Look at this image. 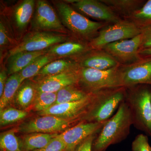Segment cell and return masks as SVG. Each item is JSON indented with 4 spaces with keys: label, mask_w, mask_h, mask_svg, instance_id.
Returning <instances> with one entry per match:
<instances>
[{
    "label": "cell",
    "mask_w": 151,
    "mask_h": 151,
    "mask_svg": "<svg viewBox=\"0 0 151 151\" xmlns=\"http://www.w3.org/2000/svg\"><path fill=\"white\" fill-rule=\"evenodd\" d=\"M122 86L139 84L151 86V58H142L129 65L119 66Z\"/></svg>",
    "instance_id": "11"
},
{
    "label": "cell",
    "mask_w": 151,
    "mask_h": 151,
    "mask_svg": "<svg viewBox=\"0 0 151 151\" xmlns=\"http://www.w3.org/2000/svg\"><path fill=\"white\" fill-rule=\"evenodd\" d=\"M65 145L59 134L52 139L45 147L32 151H65Z\"/></svg>",
    "instance_id": "32"
},
{
    "label": "cell",
    "mask_w": 151,
    "mask_h": 151,
    "mask_svg": "<svg viewBox=\"0 0 151 151\" xmlns=\"http://www.w3.org/2000/svg\"><path fill=\"white\" fill-rule=\"evenodd\" d=\"M132 125L131 112L124 101L116 114L107 120L96 135L92 144V151H105L111 145L124 140L129 134Z\"/></svg>",
    "instance_id": "1"
},
{
    "label": "cell",
    "mask_w": 151,
    "mask_h": 151,
    "mask_svg": "<svg viewBox=\"0 0 151 151\" xmlns=\"http://www.w3.org/2000/svg\"><path fill=\"white\" fill-rule=\"evenodd\" d=\"M92 100V94L78 101L53 105L46 111L37 113L39 116L53 115L68 119L83 121L89 110Z\"/></svg>",
    "instance_id": "13"
},
{
    "label": "cell",
    "mask_w": 151,
    "mask_h": 151,
    "mask_svg": "<svg viewBox=\"0 0 151 151\" xmlns=\"http://www.w3.org/2000/svg\"><path fill=\"white\" fill-rule=\"evenodd\" d=\"M47 51L22 52L9 57L7 64V73L11 75L19 73L27 67L37 58L46 54Z\"/></svg>",
    "instance_id": "18"
},
{
    "label": "cell",
    "mask_w": 151,
    "mask_h": 151,
    "mask_svg": "<svg viewBox=\"0 0 151 151\" xmlns=\"http://www.w3.org/2000/svg\"><path fill=\"white\" fill-rule=\"evenodd\" d=\"M9 43V37L7 31L4 24L0 22V45L1 47L5 46Z\"/></svg>",
    "instance_id": "35"
},
{
    "label": "cell",
    "mask_w": 151,
    "mask_h": 151,
    "mask_svg": "<svg viewBox=\"0 0 151 151\" xmlns=\"http://www.w3.org/2000/svg\"><path fill=\"white\" fill-rule=\"evenodd\" d=\"M139 53L142 58H151V47L139 50Z\"/></svg>",
    "instance_id": "37"
},
{
    "label": "cell",
    "mask_w": 151,
    "mask_h": 151,
    "mask_svg": "<svg viewBox=\"0 0 151 151\" xmlns=\"http://www.w3.org/2000/svg\"><path fill=\"white\" fill-rule=\"evenodd\" d=\"M142 42V35L133 38L109 44L103 48L121 65H129L142 59L139 50Z\"/></svg>",
    "instance_id": "9"
},
{
    "label": "cell",
    "mask_w": 151,
    "mask_h": 151,
    "mask_svg": "<svg viewBox=\"0 0 151 151\" xmlns=\"http://www.w3.org/2000/svg\"><path fill=\"white\" fill-rule=\"evenodd\" d=\"M114 12L125 19L140 9L146 1L143 0H100Z\"/></svg>",
    "instance_id": "20"
},
{
    "label": "cell",
    "mask_w": 151,
    "mask_h": 151,
    "mask_svg": "<svg viewBox=\"0 0 151 151\" xmlns=\"http://www.w3.org/2000/svg\"><path fill=\"white\" fill-rule=\"evenodd\" d=\"M141 33L142 30L134 24L123 19L103 28L98 35L89 42V44L92 49H101L109 44L133 38Z\"/></svg>",
    "instance_id": "7"
},
{
    "label": "cell",
    "mask_w": 151,
    "mask_h": 151,
    "mask_svg": "<svg viewBox=\"0 0 151 151\" xmlns=\"http://www.w3.org/2000/svg\"><path fill=\"white\" fill-rule=\"evenodd\" d=\"M68 1L82 13L99 22L113 24L123 19L100 0H75Z\"/></svg>",
    "instance_id": "12"
},
{
    "label": "cell",
    "mask_w": 151,
    "mask_h": 151,
    "mask_svg": "<svg viewBox=\"0 0 151 151\" xmlns=\"http://www.w3.org/2000/svg\"><path fill=\"white\" fill-rule=\"evenodd\" d=\"M97 135H92L87 138L79 145L75 151H92V144Z\"/></svg>",
    "instance_id": "34"
},
{
    "label": "cell",
    "mask_w": 151,
    "mask_h": 151,
    "mask_svg": "<svg viewBox=\"0 0 151 151\" xmlns=\"http://www.w3.org/2000/svg\"><path fill=\"white\" fill-rule=\"evenodd\" d=\"M124 101L131 112L133 125L151 137V86L139 84L126 87Z\"/></svg>",
    "instance_id": "2"
},
{
    "label": "cell",
    "mask_w": 151,
    "mask_h": 151,
    "mask_svg": "<svg viewBox=\"0 0 151 151\" xmlns=\"http://www.w3.org/2000/svg\"><path fill=\"white\" fill-rule=\"evenodd\" d=\"M150 151H151V147H150Z\"/></svg>",
    "instance_id": "38"
},
{
    "label": "cell",
    "mask_w": 151,
    "mask_h": 151,
    "mask_svg": "<svg viewBox=\"0 0 151 151\" xmlns=\"http://www.w3.org/2000/svg\"><path fill=\"white\" fill-rule=\"evenodd\" d=\"M59 134L32 133L24 134L19 137L24 151H32L45 147Z\"/></svg>",
    "instance_id": "21"
},
{
    "label": "cell",
    "mask_w": 151,
    "mask_h": 151,
    "mask_svg": "<svg viewBox=\"0 0 151 151\" xmlns=\"http://www.w3.org/2000/svg\"><path fill=\"white\" fill-rule=\"evenodd\" d=\"M29 112L24 110L7 107L0 111L1 127L10 125L22 121L27 117Z\"/></svg>",
    "instance_id": "30"
},
{
    "label": "cell",
    "mask_w": 151,
    "mask_h": 151,
    "mask_svg": "<svg viewBox=\"0 0 151 151\" xmlns=\"http://www.w3.org/2000/svg\"><path fill=\"white\" fill-rule=\"evenodd\" d=\"M23 82L19 73L12 74L8 78L2 95L0 97V111L13 102L18 90Z\"/></svg>",
    "instance_id": "23"
},
{
    "label": "cell",
    "mask_w": 151,
    "mask_h": 151,
    "mask_svg": "<svg viewBox=\"0 0 151 151\" xmlns=\"http://www.w3.org/2000/svg\"><path fill=\"white\" fill-rule=\"evenodd\" d=\"M16 128L1 133L0 151H24L19 137L16 135Z\"/></svg>",
    "instance_id": "29"
},
{
    "label": "cell",
    "mask_w": 151,
    "mask_h": 151,
    "mask_svg": "<svg viewBox=\"0 0 151 151\" xmlns=\"http://www.w3.org/2000/svg\"><path fill=\"white\" fill-rule=\"evenodd\" d=\"M81 67L106 70L120 66L119 63L103 49H92L76 60Z\"/></svg>",
    "instance_id": "16"
},
{
    "label": "cell",
    "mask_w": 151,
    "mask_h": 151,
    "mask_svg": "<svg viewBox=\"0 0 151 151\" xmlns=\"http://www.w3.org/2000/svg\"><path fill=\"white\" fill-rule=\"evenodd\" d=\"M150 147L148 137L144 134L137 135L132 142V151H150Z\"/></svg>",
    "instance_id": "31"
},
{
    "label": "cell",
    "mask_w": 151,
    "mask_h": 151,
    "mask_svg": "<svg viewBox=\"0 0 151 151\" xmlns=\"http://www.w3.org/2000/svg\"><path fill=\"white\" fill-rule=\"evenodd\" d=\"M35 22L36 26L42 30L61 33L67 32L54 9L45 1H37Z\"/></svg>",
    "instance_id": "15"
},
{
    "label": "cell",
    "mask_w": 151,
    "mask_h": 151,
    "mask_svg": "<svg viewBox=\"0 0 151 151\" xmlns=\"http://www.w3.org/2000/svg\"><path fill=\"white\" fill-rule=\"evenodd\" d=\"M56 99L57 92H37L34 101L27 111L39 113L46 111L55 105Z\"/></svg>",
    "instance_id": "28"
},
{
    "label": "cell",
    "mask_w": 151,
    "mask_h": 151,
    "mask_svg": "<svg viewBox=\"0 0 151 151\" xmlns=\"http://www.w3.org/2000/svg\"><path fill=\"white\" fill-rule=\"evenodd\" d=\"M82 121L81 119H68L53 115H43L21 124L17 132L59 134Z\"/></svg>",
    "instance_id": "6"
},
{
    "label": "cell",
    "mask_w": 151,
    "mask_h": 151,
    "mask_svg": "<svg viewBox=\"0 0 151 151\" xmlns=\"http://www.w3.org/2000/svg\"><path fill=\"white\" fill-rule=\"evenodd\" d=\"M7 79V72L6 70L1 71L0 73V97L2 95Z\"/></svg>",
    "instance_id": "36"
},
{
    "label": "cell",
    "mask_w": 151,
    "mask_h": 151,
    "mask_svg": "<svg viewBox=\"0 0 151 151\" xmlns=\"http://www.w3.org/2000/svg\"><path fill=\"white\" fill-rule=\"evenodd\" d=\"M37 92L35 82L24 81L16 94L14 104L18 109L27 111L34 101Z\"/></svg>",
    "instance_id": "19"
},
{
    "label": "cell",
    "mask_w": 151,
    "mask_h": 151,
    "mask_svg": "<svg viewBox=\"0 0 151 151\" xmlns=\"http://www.w3.org/2000/svg\"><path fill=\"white\" fill-rule=\"evenodd\" d=\"M119 66L106 70L80 67L78 86L88 94L107 88L123 86Z\"/></svg>",
    "instance_id": "5"
},
{
    "label": "cell",
    "mask_w": 151,
    "mask_h": 151,
    "mask_svg": "<svg viewBox=\"0 0 151 151\" xmlns=\"http://www.w3.org/2000/svg\"><path fill=\"white\" fill-rule=\"evenodd\" d=\"M124 19L132 22L141 30L151 27V0L146 1L140 9Z\"/></svg>",
    "instance_id": "24"
},
{
    "label": "cell",
    "mask_w": 151,
    "mask_h": 151,
    "mask_svg": "<svg viewBox=\"0 0 151 151\" xmlns=\"http://www.w3.org/2000/svg\"><path fill=\"white\" fill-rule=\"evenodd\" d=\"M92 94L89 110L83 120L100 123L110 119L125 100L126 87L107 88Z\"/></svg>",
    "instance_id": "3"
},
{
    "label": "cell",
    "mask_w": 151,
    "mask_h": 151,
    "mask_svg": "<svg viewBox=\"0 0 151 151\" xmlns=\"http://www.w3.org/2000/svg\"><path fill=\"white\" fill-rule=\"evenodd\" d=\"M64 36L52 33L37 32L27 35L20 43L9 51V56L22 52H37L45 50L65 41Z\"/></svg>",
    "instance_id": "8"
},
{
    "label": "cell",
    "mask_w": 151,
    "mask_h": 151,
    "mask_svg": "<svg viewBox=\"0 0 151 151\" xmlns=\"http://www.w3.org/2000/svg\"><path fill=\"white\" fill-rule=\"evenodd\" d=\"M56 58L55 57L50 55L47 52L37 58L28 66L19 72L22 80L24 81L28 78L37 76L45 65L52 62Z\"/></svg>",
    "instance_id": "26"
},
{
    "label": "cell",
    "mask_w": 151,
    "mask_h": 151,
    "mask_svg": "<svg viewBox=\"0 0 151 151\" xmlns=\"http://www.w3.org/2000/svg\"><path fill=\"white\" fill-rule=\"evenodd\" d=\"M80 68L40 77L35 83L37 92L55 93L66 86L78 85Z\"/></svg>",
    "instance_id": "14"
},
{
    "label": "cell",
    "mask_w": 151,
    "mask_h": 151,
    "mask_svg": "<svg viewBox=\"0 0 151 151\" xmlns=\"http://www.w3.org/2000/svg\"><path fill=\"white\" fill-rule=\"evenodd\" d=\"M80 68L78 63L73 60H58L45 65L37 76L42 77L55 75L68 70L78 69Z\"/></svg>",
    "instance_id": "22"
},
{
    "label": "cell",
    "mask_w": 151,
    "mask_h": 151,
    "mask_svg": "<svg viewBox=\"0 0 151 151\" xmlns=\"http://www.w3.org/2000/svg\"><path fill=\"white\" fill-rule=\"evenodd\" d=\"M88 94L78 85L67 86L57 92V99L55 105L78 101L85 98Z\"/></svg>",
    "instance_id": "25"
},
{
    "label": "cell",
    "mask_w": 151,
    "mask_h": 151,
    "mask_svg": "<svg viewBox=\"0 0 151 151\" xmlns=\"http://www.w3.org/2000/svg\"><path fill=\"white\" fill-rule=\"evenodd\" d=\"M56 7L63 23L80 40L89 42L98 35L100 30L109 24L91 20L63 2L57 3Z\"/></svg>",
    "instance_id": "4"
},
{
    "label": "cell",
    "mask_w": 151,
    "mask_h": 151,
    "mask_svg": "<svg viewBox=\"0 0 151 151\" xmlns=\"http://www.w3.org/2000/svg\"><path fill=\"white\" fill-rule=\"evenodd\" d=\"M142 42L139 50L151 47V27L142 30Z\"/></svg>",
    "instance_id": "33"
},
{
    "label": "cell",
    "mask_w": 151,
    "mask_h": 151,
    "mask_svg": "<svg viewBox=\"0 0 151 151\" xmlns=\"http://www.w3.org/2000/svg\"><path fill=\"white\" fill-rule=\"evenodd\" d=\"M106 122L97 123L83 120L59 134L60 137L65 145V151H75L87 138L97 135Z\"/></svg>",
    "instance_id": "10"
},
{
    "label": "cell",
    "mask_w": 151,
    "mask_h": 151,
    "mask_svg": "<svg viewBox=\"0 0 151 151\" xmlns=\"http://www.w3.org/2000/svg\"><path fill=\"white\" fill-rule=\"evenodd\" d=\"M92 49L89 42L79 40L58 44L50 47L47 53L55 57H72L75 60L83 56Z\"/></svg>",
    "instance_id": "17"
},
{
    "label": "cell",
    "mask_w": 151,
    "mask_h": 151,
    "mask_svg": "<svg viewBox=\"0 0 151 151\" xmlns=\"http://www.w3.org/2000/svg\"><path fill=\"white\" fill-rule=\"evenodd\" d=\"M35 1L25 0L17 7L15 12V18L17 26L22 29L27 26L33 12Z\"/></svg>",
    "instance_id": "27"
}]
</instances>
